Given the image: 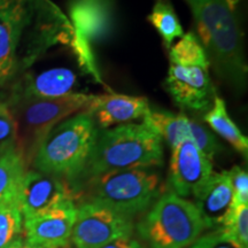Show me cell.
Returning <instances> with one entry per match:
<instances>
[{"mask_svg":"<svg viewBox=\"0 0 248 248\" xmlns=\"http://www.w3.org/2000/svg\"><path fill=\"white\" fill-rule=\"evenodd\" d=\"M73 35L69 17L51 0H0V85L54 46H70Z\"/></svg>","mask_w":248,"mask_h":248,"instance_id":"obj_1","label":"cell"},{"mask_svg":"<svg viewBox=\"0 0 248 248\" xmlns=\"http://www.w3.org/2000/svg\"><path fill=\"white\" fill-rule=\"evenodd\" d=\"M191 11L208 61L225 82L245 90L248 70L234 5L228 0H209Z\"/></svg>","mask_w":248,"mask_h":248,"instance_id":"obj_2","label":"cell"},{"mask_svg":"<svg viewBox=\"0 0 248 248\" xmlns=\"http://www.w3.org/2000/svg\"><path fill=\"white\" fill-rule=\"evenodd\" d=\"M162 164L163 140L157 132L145 123H126L99 131L83 176Z\"/></svg>","mask_w":248,"mask_h":248,"instance_id":"obj_3","label":"cell"},{"mask_svg":"<svg viewBox=\"0 0 248 248\" xmlns=\"http://www.w3.org/2000/svg\"><path fill=\"white\" fill-rule=\"evenodd\" d=\"M99 128L88 110L55 125L37 145L33 166L66 182L82 177L94 147Z\"/></svg>","mask_w":248,"mask_h":248,"instance_id":"obj_4","label":"cell"},{"mask_svg":"<svg viewBox=\"0 0 248 248\" xmlns=\"http://www.w3.org/2000/svg\"><path fill=\"white\" fill-rule=\"evenodd\" d=\"M137 229L148 248H187L207 228L192 201L169 191L152 204Z\"/></svg>","mask_w":248,"mask_h":248,"instance_id":"obj_5","label":"cell"},{"mask_svg":"<svg viewBox=\"0 0 248 248\" xmlns=\"http://www.w3.org/2000/svg\"><path fill=\"white\" fill-rule=\"evenodd\" d=\"M161 194V177L154 168L109 171L89 178L90 201L124 216L146 212Z\"/></svg>","mask_w":248,"mask_h":248,"instance_id":"obj_6","label":"cell"},{"mask_svg":"<svg viewBox=\"0 0 248 248\" xmlns=\"http://www.w3.org/2000/svg\"><path fill=\"white\" fill-rule=\"evenodd\" d=\"M92 95L74 92L57 99L40 100H13V110L18 128L33 142L35 152L38 142L55 125L68 117L88 110Z\"/></svg>","mask_w":248,"mask_h":248,"instance_id":"obj_7","label":"cell"},{"mask_svg":"<svg viewBox=\"0 0 248 248\" xmlns=\"http://www.w3.org/2000/svg\"><path fill=\"white\" fill-rule=\"evenodd\" d=\"M132 232L131 217L88 200L77 206L70 240L75 248H101L119 238L132 235Z\"/></svg>","mask_w":248,"mask_h":248,"instance_id":"obj_8","label":"cell"},{"mask_svg":"<svg viewBox=\"0 0 248 248\" xmlns=\"http://www.w3.org/2000/svg\"><path fill=\"white\" fill-rule=\"evenodd\" d=\"M213 172V162L192 139H184L171 148L168 185L172 193L184 199L193 197Z\"/></svg>","mask_w":248,"mask_h":248,"instance_id":"obj_9","label":"cell"},{"mask_svg":"<svg viewBox=\"0 0 248 248\" xmlns=\"http://www.w3.org/2000/svg\"><path fill=\"white\" fill-rule=\"evenodd\" d=\"M67 200H74V190L68 183L38 170L26 172L16 197L23 219L48 212Z\"/></svg>","mask_w":248,"mask_h":248,"instance_id":"obj_10","label":"cell"},{"mask_svg":"<svg viewBox=\"0 0 248 248\" xmlns=\"http://www.w3.org/2000/svg\"><path fill=\"white\" fill-rule=\"evenodd\" d=\"M164 86L178 107L191 111L208 110L215 90L208 69L170 63Z\"/></svg>","mask_w":248,"mask_h":248,"instance_id":"obj_11","label":"cell"},{"mask_svg":"<svg viewBox=\"0 0 248 248\" xmlns=\"http://www.w3.org/2000/svg\"><path fill=\"white\" fill-rule=\"evenodd\" d=\"M76 216L75 201L67 200L48 212L24 218L26 241L39 248L68 247Z\"/></svg>","mask_w":248,"mask_h":248,"instance_id":"obj_12","label":"cell"},{"mask_svg":"<svg viewBox=\"0 0 248 248\" xmlns=\"http://www.w3.org/2000/svg\"><path fill=\"white\" fill-rule=\"evenodd\" d=\"M150 110L146 98L120 93L92 95L88 108L98 128L104 130L111 125L133 123V121L144 119Z\"/></svg>","mask_w":248,"mask_h":248,"instance_id":"obj_13","label":"cell"},{"mask_svg":"<svg viewBox=\"0 0 248 248\" xmlns=\"http://www.w3.org/2000/svg\"><path fill=\"white\" fill-rule=\"evenodd\" d=\"M193 198L206 228H221L233 208V191L228 171L213 172Z\"/></svg>","mask_w":248,"mask_h":248,"instance_id":"obj_14","label":"cell"},{"mask_svg":"<svg viewBox=\"0 0 248 248\" xmlns=\"http://www.w3.org/2000/svg\"><path fill=\"white\" fill-rule=\"evenodd\" d=\"M78 83L76 73L67 67H57L36 75H26L15 89L13 100L57 99L74 93Z\"/></svg>","mask_w":248,"mask_h":248,"instance_id":"obj_15","label":"cell"},{"mask_svg":"<svg viewBox=\"0 0 248 248\" xmlns=\"http://www.w3.org/2000/svg\"><path fill=\"white\" fill-rule=\"evenodd\" d=\"M69 20L74 38L93 45L105 39L111 29V4L99 0H71Z\"/></svg>","mask_w":248,"mask_h":248,"instance_id":"obj_16","label":"cell"},{"mask_svg":"<svg viewBox=\"0 0 248 248\" xmlns=\"http://www.w3.org/2000/svg\"><path fill=\"white\" fill-rule=\"evenodd\" d=\"M26 172L23 151L16 145L0 153V203L16 200Z\"/></svg>","mask_w":248,"mask_h":248,"instance_id":"obj_17","label":"cell"},{"mask_svg":"<svg viewBox=\"0 0 248 248\" xmlns=\"http://www.w3.org/2000/svg\"><path fill=\"white\" fill-rule=\"evenodd\" d=\"M204 121L209 124L214 132L225 139L235 151L247 157L248 153V139L232 121L229 115L224 100L219 97L214 98L212 107L207 110Z\"/></svg>","mask_w":248,"mask_h":248,"instance_id":"obj_18","label":"cell"},{"mask_svg":"<svg viewBox=\"0 0 248 248\" xmlns=\"http://www.w3.org/2000/svg\"><path fill=\"white\" fill-rule=\"evenodd\" d=\"M144 123L155 130L170 148H173L184 139H191V119L183 114L150 110L144 117Z\"/></svg>","mask_w":248,"mask_h":248,"instance_id":"obj_19","label":"cell"},{"mask_svg":"<svg viewBox=\"0 0 248 248\" xmlns=\"http://www.w3.org/2000/svg\"><path fill=\"white\" fill-rule=\"evenodd\" d=\"M147 20L156 29L168 48L172 46L173 40L182 38L184 35L181 21L170 0H155Z\"/></svg>","mask_w":248,"mask_h":248,"instance_id":"obj_20","label":"cell"},{"mask_svg":"<svg viewBox=\"0 0 248 248\" xmlns=\"http://www.w3.org/2000/svg\"><path fill=\"white\" fill-rule=\"evenodd\" d=\"M169 49L171 63L208 69L209 61L206 51L193 32L184 33L182 38Z\"/></svg>","mask_w":248,"mask_h":248,"instance_id":"obj_21","label":"cell"},{"mask_svg":"<svg viewBox=\"0 0 248 248\" xmlns=\"http://www.w3.org/2000/svg\"><path fill=\"white\" fill-rule=\"evenodd\" d=\"M23 231V216L16 200L0 203V248L17 239Z\"/></svg>","mask_w":248,"mask_h":248,"instance_id":"obj_22","label":"cell"},{"mask_svg":"<svg viewBox=\"0 0 248 248\" xmlns=\"http://www.w3.org/2000/svg\"><path fill=\"white\" fill-rule=\"evenodd\" d=\"M221 228L241 247L248 248V204L233 206Z\"/></svg>","mask_w":248,"mask_h":248,"instance_id":"obj_23","label":"cell"},{"mask_svg":"<svg viewBox=\"0 0 248 248\" xmlns=\"http://www.w3.org/2000/svg\"><path fill=\"white\" fill-rule=\"evenodd\" d=\"M191 139L210 161L223 150L216 136L208 128L194 120H191Z\"/></svg>","mask_w":248,"mask_h":248,"instance_id":"obj_24","label":"cell"},{"mask_svg":"<svg viewBox=\"0 0 248 248\" xmlns=\"http://www.w3.org/2000/svg\"><path fill=\"white\" fill-rule=\"evenodd\" d=\"M18 125L11 106L0 102V151H5L16 145Z\"/></svg>","mask_w":248,"mask_h":248,"instance_id":"obj_25","label":"cell"},{"mask_svg":"<svg viewBox=\"0 0 248 248\" xmlns=\"http://www.w3.org/2000/svg\"><path fill=\"white\" fill-rule=\"evenodd\" d=\"M187 248H244L223 228L214 229L206 234H201Z\"/></svg>","mask_w":248,"mask_h":248,"instance_id":"obj_26","label":"cell"},{"mask_svg":"<svg viewBox=\"0 0 248 248\" xmlns=\"http://www.w3.org/2000/svg\"><path fill=\"white\" fill-rule=\"evenodd\" d=\"M233 191V206L248 204V173L241 167L234 166L228 170Z\"/></svg>","mask_w":248,"mask_h":248,"instance_id":"obj_27","label":"cell"},{"mask_svg":"<svg viewBox=\"0 0 248 248\" xmlns=\"http://www.w3.org/2000/svg\"><path fill=\"white\" fill-rule=\"evenodd\" d=\"M101 248H141V245L137 239L132 238V235H129V237L119 238Z\"/></svg>","mask_w":248,"mask_h":248,"instance_id":"obj_28","label":"cell"},{"mask_svg":"<svg viewBox=\"0 0 248 248\" xmlns=\"http://www.w3.org/2000/svg\"><path fill=\"white\" fill-rule=\"evenodd\" d=\"M2 248H39V247L32 246V245L28 244L26 240H22L21 238H17V239L13 240L12 243L6 245V246Z\"/></svg>","mask_w":248,"mask_h":248,"instance_id":"obj_29","label":"cell"},{"mask_svg":"<svg viewBox=\"0 0 248 248\" xmlns=\"http://www.w3.org/2000/svg\"><path fill=\"white\" fill-rule=\"evenodd\" d=\"M186 1H187V4L190 5L191 9H195V8L201 7V6L206 4V2L209 1V0H186Z\"/></svg>","mask_w":248,"mask_h":248,"instance_id":"obj_30","label":"cell"},{"mask_svg":"<svg viewBox=\"0 0 248 248\" xmlns=\"http://www.w3.org/2000/svg\"><path fill=\"white\" fill-rule=\"evenodd\" d=\"M99 1H106V2H110L111 4V0H99Z\"/></svg>","mask_w":248,"mask_h":248,"instance_id":"obj_31","label":"cell"},{"mask_svg":"<svg viewBox=\"0 0 248 248\" xmlns=\"http://www.w3.org/2000/svg\"><path fill=\"white\" fill-rule=\"evenodd\" d=\"M2 152H4V151H0V153H2Z\"/></svg>","mask_w":248,"mask_h":248,"instance_id":"obj_32","label":"cell"},{"mask_svg":"<svg viewBox=\"0 0 248 248\" xmlns=\"http://www.w3.org/2000/svg\"><path fill=\"white\" fill-rule=\"evenodd\" d=\"M64 248H69V247H64Z\"/></svg>","mask_w":248,"mask_h":248,"instance_id":"obj_33","label":"cell"}]
</instances>
